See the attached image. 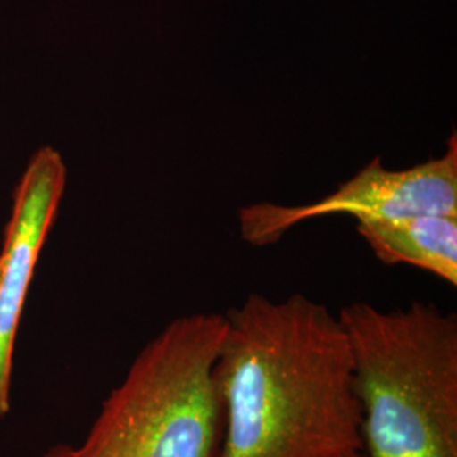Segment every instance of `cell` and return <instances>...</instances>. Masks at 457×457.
<instances>
[{
  "instance_id": "obj_7",
  "label": "cell",
  "mask_w": 457,
  "mask_h": 457,
  "mask_svg": "<svg viewBox=\"0 0 457 457\" xmlns=\"http://www.w3.org/2000/svg\"><path fill=\"white\" fill-rule=\"evenodd\" d=\"M332 457H368L364 454V451L362 449H351V451H345V453H341V454H336V456Z\"/></svg>"
},
{
  "instance_id": "obj_1",
  "label": "cell",
  "mask_w": 457,
  "mask_h": 457,
  "mask_svg": "<svg viewBox=\"0 0 457 457\" xmlns=\"http://www.w3.org/2000/svg\"><path fill=\"white\" fill-rule=\"evenodd\" d=\"M215 366L219 457H332L362 449L361 405L337 315L305 295L251 294L226 313Z\"/></svg>"
},
{
  "instance_id": "obj_4",
  "label": "cell",
  "mask_w": 457,
  "mask_h": 457,
  "mask_svg": "<svg viewBox=\"0 0 457 457\" xmlns=\"http://www.w3.org/2000/svg\"><path fill=\"white\" fill-rule=\"evenodd\" d=\"M351 215L358 222L410 215H457V137L445 153L407 170H388L381 158L366 164L334 194L305 205L260 202L239 211V228L247 245H271L288 230L312 219Z\"/></svg>"
},
{
  "instance_id": "obj_2",
  "label": "cell",
  "mask_w": 457,
  "mask_h": 457,
  "mask_svg": "<svg viewBox=\"0 0 457 457\" xmlns=\"http://www.w3.org/2000/svg\"><path fill=\"white\" fill-rule=\"evenodd\" d=\"M368 457H457V319L434 305L337 313Z\"/></svg>"
},
{
  "instance_id": "obj_5",
  "label": "cell",
  "mask_w": 457,
  "mask_h": 457,
  "mask_svg": "<svg viewBox=\"0 0 457 457\" xmlns=\"http://www.w3.org/2000/svg\"><path fill=\"white\" fill-rule=\"evenodd\" d=\"M66 166L53 147H41L14 192L0 253V419L11 409L17 327L34 268L65 192Z\"/></svg>"
},
{
  "instance_id": "obj_6",
  "label": "cell",
  "mask_w": 457,
  "mask_h": 457,
  "mask_svg": "<svg viewBox=\"0 0 457 457\" xmlns=\"http://www.w3.org/2000/svg\"><path fill=\"white\" fill-rule=\"evenodd\" d=\"M358 234L385 264H410L457 285V215H410L358 222Z\"/></svg>"
},
{
  "instance_id": "obj_8",
  "label": "cell",
  "mask_w": 457,
  "mask_h": 457,
  "mask_svg": "<svg viewBox=\"0 0 457 457\" xmlns=\"http://www.w3.org/2000/svg\"><path fill=\"white\" fill-rule=\"evenodd\" d=\"M46 457H56V454H54L53 451H49L48 454H46Z\"/></svg>"
},
{
  "instance_id": "obj_3",
  "label": "cell",
  "mask_w": 457,
  "mask_h": 457,
  "mask_svg": "<svg viewBox=\"0 0 457 457\" xmlns=\"http://www.w3.org/2000/svg\"><path fill=\"white\" fill-rule=\"evenodd\" d=\"M228 328L220 313H190L147 344L104 402L80 447L58 457H219L224 409L215 366Z\"/></svg>"
}]
</instances>
